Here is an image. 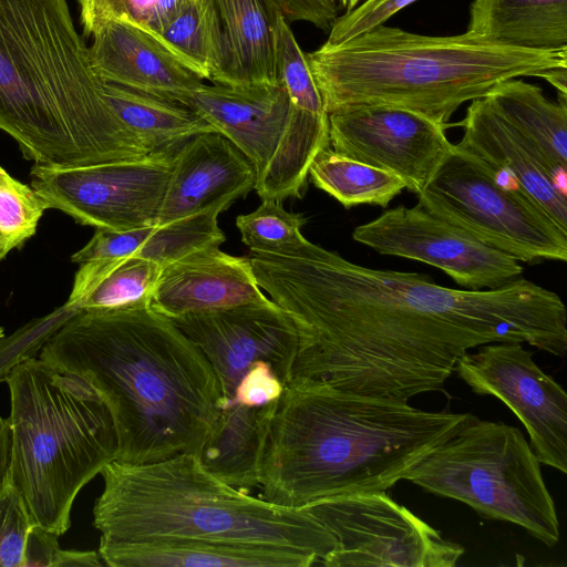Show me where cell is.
<instances>
[{
	"mask_svg": "<svg viewBox=\"0 0 567 567\" xmlns=\"http://www.w3.org/2000/svg\"><path fill=\"white\" fill-rule=\"evenodd\" d=\"M249 258L260 289L298 330L291 378L408 402L442 389L472 348L525 342L557 357L567 351L563 300L524 278L453 289L353 264L310 240L289 255Z\"/></svg>",
	"mask_w": 567,
	"mask_h": 567,
	"instance_id": "cell-1",
	"label": "cell"
},
{
	"mask_svg": "<svg viewBox=\"0 0 567 567\" xmlns=\"http://www.w3.org/2000/svg\"><path fill=\"white\" fill-rule=\"evenodd\" d=\"M39 358L100 395L114 424L118 462L199 454L221 412L208 360L151 306L76 311Z\"/></svg>",
	"mask_w": 567,
	"mask_h": 567,
	"instance_id": "cell-2",
	"label": "cell"
},
{
	"mask_svg": "<svg viewBox=\"0 0 567 567\" xmlns=\"http://www.w3.org/2000/svg\"><path fill=\"white\" fill-rule=\"evenodd\" d=\"M468 414L424 411L405 401L291 378L265 445L260 497L303 507L332 496L385 492Z\"/></svg>",
	"mask_w": 567,
	"mask_h": 567,
	"instance_id": "cell-3",
	"label": "cell"
},
{
	"mask_svg": "<svg viewBox=\"0 0 567 567\" xmlns=\"http://www.w3.org/2000/svg\"><path fill=\"white\" fill-rule=\"evenodd\" d=\"M0 130L47 167L150 154L106 100L66 0H0Z\"/></svg>",
	"mask_w": 567,
	"mask_h": 567,
	"instance_id": "cell-4",
	"label": "cell"
},
{
	"mask_svg": "<svg viewBox=\"0 0 567 567\" xmlns=\"http://www.w3.org/2000/svg\"><path fill=\"white\" fill-rule=\"evenodd\" d=\"M328 114L384 105L408 110L444 126L465 102L484 97L499 82L567 71L566 51L501 45L466 32L425 35L381 24L307 54Z\"/></svg>",
	"mask_w": 567,
	"mask_h": 567,
	"instance_id": "cell-5",
	"label": "cell"
},
{
	"mask_svg": "<svg viewBox=\"0 0 567 567\" xmlns=\"http://www.w3.org/2000/svg\"><path fill=\"white\" fill-rule=\"evenodd\" d=\"M104 488L93 525L100 543L197 538L290 548L322 559L332 534L305 507L250 496L209 472L197 453L143 464L116 460L100 473Z\"/></svg>",
	"mask_w": 567,
	"mask_h": 567,
	"instance_id": "cell-6",
	"label": "cell"
},
{
	"mask_svg": "<svg viewBox=\"0 0 567 567\" xmlns=\"http://www.w3.org/2000/svg\"><path fill=\"white\" fill-rule=\"evenodd\" d=\"M11 396V483L34 524L56 535L71 525L73 502L116 460L111 414L84 380L40 358L14 367Z\"/></svg>",
	"mask_w": 567,
	"mask_h": 567,
	"instance_id": "cell-7",
	"label": "cell"
},
{
	"mask_svg": "<svg viewBox=\"0 0 567 567\" xmlns=\"http://www.w3.org/2000/svg\"><path fill=\"white\" fill-rule=\"evenodd\" d=\"M403 480L460 501L485 518L518 525L548 547L559 540L554 499L518 427L468 414Z\"/></svg>",
	"mask_w": 567,
	"mask_h": 567,
	"instance_id": "cell-8",
	"label": "cell"
},
{
	"mask_svg": "<svg viewBox=\"0 0 567 567\" xmlns=\"http://www.w3.org/2000/svg\"><path fill=\"white\" fill-rule=\"evenodd\" d=\"M417 199L432 215L517 261L567 260V229L530 197L501 185L455 144Z\"/></svg>",
	"mask_w": 567,
	"mask_h": 567,
	"instance_id": "cell-9",
	"label": "cell"
},
{
	"mask_svg": "<svg viewBox=\"0 0 567 567\" xmlns=\"http://www.w3.org/2000/svg\"><path fill=\"white\" fill-rule=\"evenodd\" d=\"M303 507L336 542L321 566L453 567L464 554L385 492L332 496Z\"/></svg>",
	"mask_w": 567,
	"mask_h": 567,
	"instance_id": "cell-10",
	"label": "cell"
},
{
	"mask_svg": "<svg viewBox=\"0 0 567 567\" xmlns=\"http://www.w3.org/2000/svg\"><path fill=\"white\" fill-rule=\"evenodd\" d=\"M181 147V146H179ZM138 159L31 168V187L75 221L116 231L157 225L177 150Z\"/></svg>",
	"mask_w": 567,
	"mask_h": 567,
	"instance_id": "cell-11",
	"label": "cell"
},
{
	"mask_svg": "<svg viewBox=\"0 0 567 567\" xmlns=\"http://www.w3.org/2000/svg\"><path fill=\"white\" fill-rule=\"evenodd\" d=\"M454 371L478 395H493L525 426L539 463L567 473V394L522 342H493L465 352Z\"/></svg>",
	"mask_w": 567,
	"mask_h": 567,
	"instance_id": "cell-12",
	"label": "cell"
},
{
	"mask_svg": "<svg viewBox=\"0 0 567 567\" xmlns=\"http://www.w3.org/2000/svg\"><path fill=\"white\" fill-rule=\"evenodd\" d=\"M169 319L212 365L221 410L231 404L237 384L256 362L268 363L285 385L289 382L299 334L291 318L271 299Z\"/></svg>",
	"mask_w": 567,
	"mask_h": 567,
	"instance_id": "cell-13",
	"label": "cell"
},
{
	"mask_svg": "<svg viewBox=\"0 0 567 567\" xmlns=\"http://www.w3.org/2000/svg\"><path fill=\"white\" fill-rule=\"evenodd\" d=\"M352 238L381 255L439 268L470 290L495 289L520 277L523 266L420 205H399L354 228Z\"/></svg>",
	"mask_w": 567,
	"mask_h": 567,
	"instance_id": "cell-14",
	"label": "cell"
},
{
	"mask_svg": "<svg viewBox=\"0 0 567 567\" xmlns=\"http://www.w3.org/2000/svg\"><path fill=\"white\" fill-rule=\"evenodd\" d=\"M328 115L334 152L398 175L416 195L453 148L444 126L408 110L364 105Z\"/></svg>",
	"mask_w": 567,
	"mask_h": 567,
	"instance_id": "cell-15",
	"label": "cell"
},
{
	"mask_svg": "<svg viewBox=\"0 0 567 567\" xmlns=\"http://www.w3.org/2000/svg\"><path fill=\"white\" fill-rule=\"evenodd\" d=\"M257 178L254 164L226 136L218 132L197 134L175 154L157 225L224 199L236 202L255 190Z\"/></svg>",
	"mask_w": 567,
	"mask_h": 567,
	"instance_id": "cell-16",
	"label": "cell"
},
{
	"mask_svg": "<svg viewBox=\"0 0 567 567\" xmlns=\"http://www.w3.org/2000/svg\"><path fill=\"white\" fill-rule=\"evenodd\" d=\"M89 58L102 82L181 104L204 84L154 34L125 21L107 22L93 33Z\"/></svg>",
	"mask_w": 567,
	"mask_h": 567,
	"instance_id": "cell-17",
	"label": "cell"
},
{
	"mask_svg": "<svg viewBox=\"0 0 567 567\" xmlns=\"http://www.w3.org/2000/svg\"><path fill=\"white\" fill-rule=\"evenodd\" d=\"M458 125L463 136L456 146L478 158L501 185L527 195L567 229V196L554 186L538 152L485 97L472 101Z\"/></svg>",
	"mask_w": 567,
	"mask_h": 567,
	"instance_id": "cell-18",
	"label": "cell"
},
{
	"mask_svg": "<svg viewBox=\"0 0 567 567\" xmlns=\"http://www.w3.org/2000/svg\"><path fill=\"white\" fill-rule=\"evenodd\" d=\"M265 299L249 257L233 256L219 246H210L162 268L151 307L174 318Z\"/></svg>",
	"mask_w": 567,
	"mask_h": 567,
	"instance_id": "cell-19",
	"label": "cell"
},
{
	"mask_svg": "<svg viewBox=\"0 0 567 567\" xmlns=\"http://www.w3.org/2000/svg\"><path fill=\"white\" fill-rule=\"evenodd\" d=\"M183 104L231 141L254 164L258 177L277 147L290 109L281 81L248 87L203 84Z\"/></svg>",
	"mask_w": 567,
	"mask_h": 567,
	"instance_id": "cell-20",
	"label": "cell"
},
{
	"mask_svg": "<svg viewBox=\"0 0 567 567\" xmlns=\"http://www.w3.org/2000/svg\"><path fill=\"white\" fill-rule=\"evenodd\" d=\"M217 34L210 81L248 87L278 83V34L282 13L276 0H209Z\"/></svg>",
	"mask_w": 567,
	"mask_h": 567,
	"instance_id": "cell-21",
	"label": "cell"
},
{
	"mask_svg": "<svg viewBox=\"0 0 567 567\" xmlns=\"http://www.w3.org/2000/svg\"><path fill=\"white\" fill-rule=\"evenodd\" d=\"M97 551L104 565L111 567H310L320 564L316 555L290 548L182 537L100 543Z\"/></svg>",
	"mask_w": 567,
	"mask_h": 567,
	"instance_id": "cell-22",
	"label": "cell"
},
{
	"mask_svg": "<svg viewBox=\"0 0 567 567\" xmlns=\"http://www.w3.org/2000/svg\"><path fill=\"white\" fill-rule=\"evenodd\" d=\"M484 97L538 152L554 186L567 196V99L549 100L518 78L499 82Z\"/></svg>",
	"mask_w": 567,
	"mask_h": 567,
	"instance_id": "cell-23",
	"label": "cell"
},
{
	"mask_svg": "<svg viewBox=\"0 0 567 567\" xmlns=\"http://www.w3.org/2000/svg\"><path fill=\"white\" fill-rule=\"evenodd\" d=\"M466 33L501 45L567 50V0H473Z\"/></svg>",
	"mask_w": 567,
	"mask_h": 567,
	"instance_id": "cell-24",
	"label": "cell"
},
{
	"mask_svg": "<svg viewBox=\"0 0 567 567\" xmlns=\"http://www.w3.org/2000/svg\"><path fill=\"white\" fill-rule=\"evenodd\" d=\"M278 400L260 406L230 404L223 409L198 454L204 466L236 488L259 486L262 454Z\"/></svg>",
	"mask_w": 567,
	"mask_h": 567,
	"instance_id": "cell-25",
	"label": "cell"
},
{
	"mask_svg": "<svg viewBox=\"0 0 567 567\" xmlns=\"http://www.w3.org/2000/svg\"><path fill=\"white\" fill-rule=\"evenodd\" d=\"M103 92L123 125L148 153L174 150L197 134L216 132L178 102L105 82Z\"/></svg>",
	"mask_w": 567,
	"mask_h": 567,
	"instance_id": "cell-26",
	"label": "cell"
},
{
	"mask_svg": "<svg viewBox=\"0 0 567 567\" xmlns=\"http://www.w3.org/2000/svg\"><path fill=\"white\" fill-rule=\"evenodd\" d=\"M162 268L136 256L81 264L65 305L76 311L151 306Z\"/></svg>",
	"mask_w": 567,
	"mask_h": 567,
	"instance_id": "cell-27",
	"label": "cell"
},
{
	"mask_svg": "<svg viewBox=\"0 0 567 567\" xmlns=\"http://www.w3.org/2000/svg\"><path fill=\"white\" fill-rule=\"evenodd\" d=\"M309 177L347 209L361 204L386 208L405 188L398 175L339 154L331 146L313 159Z\"/></svg>",
	"mask_w": 567,
	"mask_h": 567,
	"instance_id": "cell-28",
	"label": "cell"
},
{
	"mask_svg": "<svg viewBox=\"0 0 567 567\" xmlns=\"http://www.w3.org/2000/svg\"><path fill=\"white\" fill-rule=\"evenodd\" d=\"M154 37L186 69L202 80L210 81L216 65L217 34L214 11L209 0H190Z\"/></svg>",
	"mask_w": 567,
	"mask_h": 567,
	"instance_id": "cell-29",
	"label": "cell"
},
{
	"mask_svg": "<svg viewBox=\"0 0 567 567\" xmlns=\"http://www.w3.org/2000/svg\"><path fill=\"white\" fill-rule=\"evenodd\" d=\"M307 223L303 214L287 212L281 202L261 199L251 213L238 215L236 226L243 243L251 254L289 255L308 239L301 229Z\"/></svg>",
	"mask_w": 567,
	"mask_h": 567,
	"instance_id": "cell-30",
	"label": "cell"
},
{
	"mask_svg": "<svg viewBox=\"0 0 567 567\" xmlns=\"http://www.w3.org/2000/svg\"><path fill=\"white\" fill-rule=\"evenodd\" d=\"M85 37L111 21H125L159 33L190 0H78Z\"/></svg>",
	"mask_w": 567,
	"mask_h": 567,
	"instance_id": "cell-31",
	"label": "cell"
},
{
	"mask_svg": "<svg viewBox=\"0 0 567 567\" xmlns=\"http://www.w3.org/2000/svg\"><path fill=\"white\" fill-rule=\"evenodd\" d=\"M47 209V200L37 190L0 165V260L35 234Z\"/></svg>",
	"mask_w": 567,
	"mask_h": 567,
	"instance_id": "cell-32",
	"label": "cell"
},
{
	"mask_svg": "<svg viewBox=\"0 0 567 567\" xmlns=\"http://www.w3.org/2000/svg\"><path fill=\"white\" fill-rule=\"evenodd\" d=\"M75 312L76 310L64 305L54 313L23 327L9 338H1L0 382L7 380L14 367L35 358L49 338Z\"/></svg>",
	"mask_w": 567,
	"mask_h": 567,
	"instance_id": "cell-33",
	"label": "cell"
},
{
	"mask_svg": "<svg viewBox=\"0 0 567 567\" xmlns=\"http://www.w3.org/2000/svg\"><path fill=\"white\" fill-rule=\"evenodd\" d=\"M33 525L22 495L10 482L0 495V567H23L27 538Z\"/></svg>",
	"mask_w": 567,
	"mask_h": 567,
	"instance_id": "cell-34",
	"label": "cell"
},
{
	"mask_svg": "<svg viewBox=\"0 0 567 567\" xmlns=\"http://www.w3.org/2000/svg\"><path fill=\"white\" fill-rule=\"evenodd\" d=\"M415 1L417 0H364L336 19L326 43L339 44L384 24L395 13Z\"/></svg>",
	"mask_w": 567,
	"mask_h": 567,
	"instance_id": "cell-35",
	"label": "cell"
},
{
	"mask_svg": "<svg viewBox=\"0 0 567 567\" xmlns=\"http://www.w3.org/2000/svg\"><path fill=\"white\" fill-rule=\"evenodd\" d=\"M285 383L266 362L254 363L237 384L231 404L260 406L277 401Z\"/></svg>",
	"mask_w": 567,
	"mask_h": 567,
	"instance_id": "cell-36",
	"label": "cell"
},
{
	"mask_svg": "<svg viewBox=\"0 0 567 567\" xmlns=\"http://www.w3.org/2000/svg\"><path fill=\"white\" fill-rule=\"evenodd\" d=\"M284 19L290 24L306 21L329 32L338 18V6L329 0H276Z\"/></svg>",
	"mask_w": 567,
	"mask_h": 567,
	"instance_id": "cell-37",
	"label": "cell"
},
{
	"mask_svg": "<svg viewBox=\"0 0 567 567\" xmlns=\"http://www.w3.org/2000/svg\"><path fill=\"white\" fill-rule=\"evenodd\" d=\"M59 549L58 536L34 524L27 538L23 567H53Z\"/></svg>",
	"mask_w": 567,
	"mask_h": 567,
	"instance_id": "cell-38",
	"label": "cell"
},
{
	"mask_svg": "<svg viewBox=\"0 0 567 567\" xmlns=\"http://www.w3.org/2000/svg\"><path fill=\"white\" fill-rule=\"evenodd\" d=\"M104 565L99 551L59 549L53 567H100Z\"/></svg>",
	"mask_w": 567,
	"mask_h": 567,
	"instance_id": "cell-39",
	"label": "cell"
},
{
	"mask_svg": "<svg viewBox=\"0 0 567 567\" xmlns=\"http://www.w3.org/2000/svg\"><path fill=\"white\" fill-rule=\"evenodd\" d=\"M11 482V430L8 419L0 416V495Z\"/></svg>",
	"mask_w": 567,
	"mask_h": 567,
	"instance_id": "cell-40",
	"label": "cell"
},
{
	"mask_svg": "<svg viewBox=\"0 0 567 567\" xmlns=\"http://www.w3.org/2000/svg\"><path fill=\"white\" fill-rule=\"evenodd\" d=\"M334 3H340L346 12L354 9L357 6H359L364 0H329Z\"/></svg>",
	"mask_w": 567,
	"mask_h": 567,
	"instance_id": "cell-41",
	"label": "cell"
},
{
	"mask_svg": "<svg viewBox=\"0 0 567 567\" xmlns=\"http://www.w3.org/2000/svg\"><path fill=\"white\" fill-rule=\"evenodd\" d=\"M4 337V330L2 327H0V339Z\"/></svg>",
	"mask_w": 567,
	"mask_h": 567,
	"instance_id": "cell-42",
	"label": "cell"
}]
</instances>
